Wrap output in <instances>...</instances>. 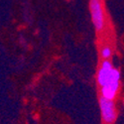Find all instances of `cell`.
<instances>
[{
  "mask_svg": "<svg viewBox=\"0 0 124 124\" xmlns=\"http://www.w3.org/2000/svg\"><path fill=\"white\" fill-rule=\"evenodd\" d=\"M99 105L101 110V115L105 123L112 124L116 119V110H115V104L114 101L106 99L103 96L99 99Z\"/></svg>",
  "mask_w": 124,
  "mask_h": 124,
  "instance_id": "cell-3",
  "label": "cell"
},
{
  "mask_svg": "<svg viewBox=\"0 0 124 124\" xmlns=\"http://www.w3.org/2000/svg\"><path fill=\"white\" fill-rule=\"evenodd\" d=\"M89 9L92 23L97 31H102L105 26V19L103 8L101 5V0H90L89 1Z\"/></svg>",
  "mask_w": 124,
  "mask_h": 124,
  "instance_id": "cell-2",
  "label": "cell"
},
{
  "mask_svg": "<svg viewBox=\"0 0 124 124\" xmlns=\"http://www.w3.org/2000/svg\"><path fill=\"white\" fill-rule=\"evenodd\" d=\"M120 80V71L113 68L112 63L108 60L102 62L97 74V82L100 86L110 85L112 82Z\"/></svg>",
  "mask_w": 124,
  "mask_h": 124,
  "instance_id": "cell-1",
  "label": "cell"
},
{
  "mask_svg": "<svg viewBox=\"0 0 124 124\" xmlns=\"http://www.w3.org/2000/svg\"><path fill=\"white\" fill-rule=\"evenodd\" d=\"M118 89H119V81H115L110 85L101 86V94L106 99L113 100L117 94Z\"/></svg>",
  "mask_w": 124,
  "mask_h": 124,
  "instance_id": "cell-4",
  "label": "cell"
},
{
  "mask_svg": "<svg viewBox=\"0 0 124 124\" xmlns=\"http://www.w3.org/2000/svg\"><path fill=\"white\" fill-rule=\"evenodd\" d=\"M100 55H101V57L103 58V59H105V60H108L111 56H112V51H111V49L109 48V47H103L102 49H101V51H100Z\"/></svg>",
  "mask_w": 124,
  "mask_h": 124,
  "instance_id": "cell-5",
  "label": "cell"
}]
</instances>
